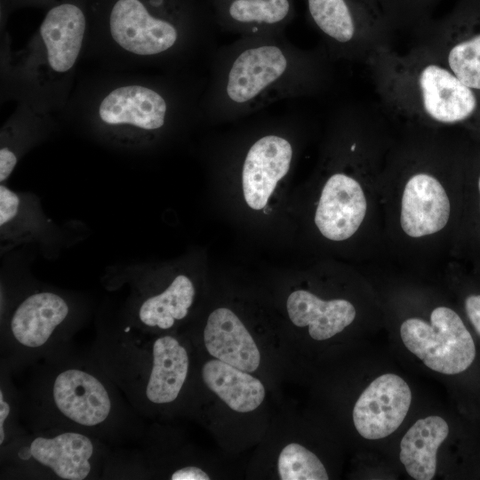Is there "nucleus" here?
Segmentation results:
<instances>
[{"label":"nucleus","mask_w":480,"mask_h":480,"mask_svg":"<svg viewBox=\"0 0 480 480\" xmlns=\"http://www.w3.org/2000/svg\"><path fill=\"white\" fill-rule=\"evenodd\" d=\"M52 398L63 417L83 427L102 425L112 411V400L103 382L79 368H68L57 374Z\"/></svg>","instance_id":"9d476101"},{"label":"nucleus","mask_w":480,"mask_h":480,"mask_svg":"<svg viewBox=\"0 0 480 480\" xmlns=\"http://www.w3.org/2000/svg\"><path fill=\"white\" fill-rule=\"evenodd\" d=\"M412 402L408 384L398 375L376 378L360 395L353 409V421L365 439L384 438L402 424Z\"/></svg>","instance_id":"6e6552de"},{"label":"nucleus","mask_w":480,"mask_h":480,"mask_svg":"<svg viewBox=\"0 0 480 480\" xmlns=\"http://www.w3.org/2000/svg\"><path fill=\"white\" fill-rule=\"evenodd\" d=\"M216 26L243 36L284 34L295 17L294 0H209Z\"/></svg>","instance_id":"f8f14e48"},{"label":"nucleus","mask_w":480,"mask_h":480,"mask_svg":"<svg viewBox=\"0 0 480 480\" xmlns=\"http://www.w3.org/2000/svg\"><path fill=\"white\" fill-rule=\"evenodd\" d=\"M277 469L282 480H327L321 460L300 444L291 443L281 451Z\"/></svg>","instance_id":"b1692460"},{"label":"nucleus","mask_w":480,"mask_h":480,"mask_svg":"<svg viewBox=\"0 0 480 480\" xmlns=\"http://www.w3.org/2000/svg\"><path fill=\"white\" fill-rule=\"evenodd\" d=\"M309 24L333 60L360 61L391 46L393 30L371 0H305Z\"/></svg>","instance_id":"20e7f679"},{"label":"nucleus","mask_w":480,"mask_h":480,"mask_svg":"<svg viewBox=\"0 0 480 480\" xmlns=\"http://www.w3.org/2000/svg\"><path fill=\"white\" fill-rule=\"evenodd\" d=\"M388 27L412 33L430 20L434 9L441 0H371Z\"/></svg>","instance_id":"5701e85b"},{"label":"nucleus","mask_w":480,"mask_h":480,"mask_svg":"<svg viewBox=\"0 0 480 480\" xmlns=\"http://www.w3.org/2000/svg\"><path fill=\"white\" fill-rule=\"evenodd\" d=\"M465 308L471 324L480 335V295H470L466 299Z\"/></svg>","instance_id":"a878e982"},{"label":"nucleus","mask_w":480,"mask_h":480,"mask_svg":"<svg viewBox=\"0 0 480 480\" xmlns=\"http://www.w3.org/2000/svg\"><path fill=\"white\" fill-rule=\"evenodd\" d=\"M332 60L322 44L302 49L284 33L239 36L214 52L201 111L210 120H234L279 100L317 95L332 84Z\"/></svg>","instance_id":"f257e3e1"},{"label":"nucleus","mask_w":480,"mask_h":480,"mask_svg":"<svg viewBox=\"0 0 480 480\" xmlns=\"http://www.w3.org/2000/svg\"><path fill=\"white\" fill-rule=\"evenodd\" d=\"M169 94L143 85L111 91L99 106L100 119L109 126H127L143 133L163 130L175 112Z\"/></svg>","instance_id":"1a4fd4ad"},{"label":"nucleus","mask_w":480,"mask_h":480,"mask_svg":"<svg viewBox=\"0 0 480 480\" xmlns=\"http://www.w3.org/2000/svg\"><path fill=\"white\" fill-rule=\"evenodd\" d=\"M172 480H209L210 476L200 468L188 466L180 468L171 476Z\"/></svg>","instance_id":"bb28decb"},{"label":"nucleus","mask_w":480,"mask_h":480,"mask_svg":"<svg viewBox=\"0 0 480 480\" xmlns=\"http://www.w3.org/2000/svg\"><path fill=\"white\" fill-rule=\"evenodd\" d=\"M204 342L211 356L237 369L252 372L260 365V354L254 340L228 308H220L210 314Z\"/></svg>","instance_id":"f3484780"},{"label":"nucleus","mask_w":480,"mask_h":480,"mask_svg":"<svg viewBox=\"0 0 480 480\" xmlns=\"http://www.w3.org/2000/svg\"><path fill=\"white\" fill-rule=\"evenodd\" d=\"M465 85L480 92V0H460L446 16L412 32Z\"/></svg>","instance_id":"39448f33"},{"label":"nucleus","mask_w":480,"mask_h":480,"mask_svg":"<svg viewBox=\"0 0 480 480\" xmlns=\"http://www.w3.org/2000/svg\"><path fill=\"white\" fill-rule=\"evenodd\" d=\"M86 26L84 8L76 1L62 0L48 10L39 32L52 70L64 73L75 65Z\"/></svg>","instance_id":"4468645a"},{"label":"nucleus","mask_w":480,"mask_h":480,"mask_svg":"<svg viewBox=\"0 0 480 480\" xmlns=\"http://www.w3.org/2000/svg\"><path fill=\"white\" fill-rule=\"evenodd\" d=\"M365 64L386 112L441 126L465 123L480 111L477 92L421 44L404 53L380 48Z\"/></svg>","instance_id":"f03ea898"},{"label":"nucleus","mask_w":480,"mask_h":480,"mask_svg":"<svg viewBox=\"0 0 480 480\" xmlns=\"http://www.w3.org/2000/svg\"><path fill=\"white\" fill-rule=\"evenodd\" d=\"M294 156L292 140L283 132H265L247 148L241 168L246 204L263 209L279 180L289 172Z\"/></svg>","instance_id":"0eeeda50"},{"label":"nucleus","mask_w":480,"mask_h":480,"mask_svg":"<svg viewBox=\"0 0 480 480\" xmlns=\"http://www.w3.org/2000/svg\"><path fill=\"white\" fill-rule=\"evenodd\" d=\"M18 162L17 155L8 148L0 149V181L4 183L11 175Z\"/></svg>","instance_id":"393cba45"},{"label":"nucleus","mask_w":480,"mask_h":480,"mask_svg":"<svg viewBox=\"0 0 480 480\" xmlns=\"http://www.w3.org/2000/svg\"><path fill=\"white\" fill-rule=\"evenodd\" d=\"M404 346L429 369L453 375L467 370L476 356L473 338L461 318L446 307L436 308L430 324L409 318L400 327Z\"/></svg>","instance_id":"423d86ee"},{"label":"nucleus","mask_w":480,"mask_h":480,"mask_svg":"<svg viewBox=\"0 0 480 480\" xmlns=\"http://www.w3.org/2000/svg\"><path fill=\"white\" fill-rule=\"evenodd\" d=\"M449 433L446 421L439 416L418 420L400 443L399 459L410 476L430 480L436 469V452Z\"/></svg>","instance_id":"aec40b11"},{"label":"nucleus","mask_w":480,"mask_h":480,"mask_svg":"<svg viewBox=\"0 0 480 480\" xmlns=\"http://www.w3.org/2000/svg\"><path fill=\"white\" fill-rule=\"evenodd\" d=\"M114 41L141 56L176 54L210 35L216 25L201 0H100Z\"/></svg>","instance_id":"7ed1b4c3"},{"label":"nucleus","mask_w":480,"mask_h":480,"mask_svg":"<svg viewBox=\"0 0 480 480\" xmlns=\"http://www.w3.org/2000/svg\"><path fill=\"white\" fill-rule=\"evenodd\" d=\"M195 295L192 281L179 275L164 291L141 302L137 310L138 320L147 327L170 329L176 321L187 316Z\"/></svg>","instance_id":"4be33fe9"},{"label":"nucleus","mask_w":480,"mask_h":480,"mask_svg":"<svg viewBox=\"0 0 480 480\" xmlns=\"http://www.w3.org/2000/svg\"><path fill=\"white\" fill-rule=\"evenodd\" d=\"M366 209V198L359 182L344 172H335L323 188L315 222L324 237L346 240L360 227Z\"/></svg>","instance_id":"9b49d317"},{"label":"nucleus","mask_w":480,"mask_h":480,"mask_svg":"<svg viewBox=\"0 0 480 480\" xmlns=\"http://www.w3.org/2000/svg\"><path fill=\"white\" fill-rule=\"evenodd\" d=\"M70 312L68 301L52 292L26 297L12 314L9 329L13 340L26 348L44 347Z\"/></svg>","instance_id":"dca6fc26"},{"label":"nucleus","mask_w":480,"mask_h":480,"mask_svg":"<svg viewBox=\"0 0 480 480\" xmlns=\"http://www.w3.org/2000/svg\"><path fill=\"white\" fill-rule=\"evenodd\" d=\"M291 321L298 327L308 326L310 337L324 340L342 332L356 317V309L348 300H323L313 293L298 290L286 302Z\"/></svg>","instance_id":"a211bd4d"},{"label":"nucleus","mask_w":480,"mask_h":480,"mask_svg":"<svg viewBox=\"0 0 480 480\" xmlns=\"http://www.w3.org/2000/svg\"><path fill=\"white\" fill-rule=\"evenodd\" d=\"M18 2H27V3H49V2H54L57 0H16ZM62 1V0H60Z\"/></svg>","instance_id":"c85d7f7f"},{"label":"nucleus","mask_w":480,"mask_h":480,"mask_svg":"<svg viewBox=\"0 0 480 480\" xmlns=\"http://www.w3.org/2000/svg\"><path fill=\"white\" fill-rule=\"evenodd\" d=\"M11 412V404L5 400L3 389L0 390V444L3 445L5 440V421Z\"/></svg>","instance_id":"cd10ccee"},{"label":"nucleus","mask_w":480,"mask_h":480,"mask_svg":"<svg viewBox=\"0 0 480 480\" xmlns=\"http://www.w3.org/2000/svg\"><path fill=\"white\" fill-rule=\"evenodd\" d=\"M189 358L186 348L172 336L155 340L152 346V368L145 396L155 404H166L179 396L187 379Z\"/></svg>","instance_id":"6ab92c4d"},{"label":"nucleus","mask_w":480,"mask_h":480,"mask_svg":"<svg viewBox=\"0 0 480 480\" xmlns=\"http://www.w3.org/2000/svg\"><path fill=\"white\" fill-rule=\"evenodd\" d=\"M478 188H479V191H480V178H479V180H478Z\"/></svg>","instance_id":"c756f323"},{"label":"nucleus","mask_w":480,"mask_h":480,"mask_svg":"<svg viewBox=\"0 0 480 480\" xmlns=\"http://www.w3.org/2000/svg\"><path fill=\"white\" fill-rule=\"evenodd\" d=\"M450 209L441 182L429 173H415L409 178L403 192L401 227L412 237L436 233L447 224Z\"/></svg>","instance_id":"ddd939ff"},{"label":"nucleus","mask_w":480,"mask_h":480,"mask_svg":"<svg viewBox=\"0 0 480 480\" xmlns=\"http://www.w3.org/2000/svg\"><path fill=\"white\" fill-rule=\"evenodd\" d=\"M95 446L87 436L63 432L53 436H36L25 448L27 460L51 469L60 479L83 480L92 470Z\"/></svg>","instance_id":"2eb2a0df"},{"label":"nucleus","mask_w":480,"mask_h":480,"mask_svg":"<svg viewBox=\"0 0 480 480\" xmlns=\"http://www.w3.org/2000/svg\"><path fill=\"white\" fill-rule=\"evenodd\" d=\"M202 378L210 390L238 412L255 410L265 398L260 380L217 358L203 365Z\"/></svg>","instance_id":"412c9836"}]
</instances>
